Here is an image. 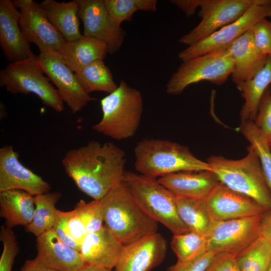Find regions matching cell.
Returning a JSON list of instances; mask_svg holds the SVG:
<instances>
[{"label": "cell", "mask_w": 271, "mask_h": 271, "mask_svg": "<svg viewBox=\"0 0 271 271\" xmlns=\"http://www.w3.org/2000/svg\"><path fill=\"white\" fill-rule=\"evenodd\" d=\"M241 271H267L271 262V244L262 236L236 254Z\"/></svg>", "instance_id": "obj_31"}, {"label": "cell", "mask_w": 271, "mask_h": 271, "mask_svg": "<svg viewBox=\"0 0 271 271\" xmlns=\"http://www.w3.org/2000/svg\"><path fill=\"white\" fill-rule=\"evenodd\" d=\"M0 239L3 245L0 259V271H12L15 258L19 250L16 236L12 228L3 225L1 229Z\"/></svg>", "instance_id": "obj_36"}, {"label": "cell", "mask_w": 271, "mask_h": 271, "mask_svg": "<svg viewBox=\"0 0 271 271\" xmlns=\"http://www.w3.org/2000/svg\"><path fill=\"white\" fill-rule=\"evenodd\" d=\"M215 253L209 250L190 260H177L167 271H206Z\"/></svg>", "instance_id": "obj_39"}, {"label": "cell", "mask_w": 271, "mask_h": 271, "mask_svg": "<svg viewBox=\"0 0 271 271\" xmlns=\"http://www.w3.org/2000/svg\"><path fill=\"white\" fill-rule=\"evenodd\" d=\"M74 210L83 222L88 233L96 231L103 226L104 214L100 201L93 200L86 203L80 200Z\"/></svg>", "instance_id": "obj_35"}, {"label": "cell", "mask_w": 271, "mask_h": 271, "mask_svg": "<svg viewBox=\"0 0 271 271\" xmlns=\"http://www.w3.org/2000/svg\"><path fill=\"white\" fill-rule=\"evenodd\" d=\"M179 216L190 231L207 236L213 220L202 199L176 196Z\"/></svg>", "instance_id": "obj_27"}, {"label": "cell", "mask_w": 271, "mask_h": 271, "mask_svg": "<svg viewBox=\"0 0 271 271\" xmlns=\"http://www.w3.org/2000/svg\"><path fill=\"white\" fill-rule=\"evenodd\" d=\"M250 29L227 49L234 63L232 81L238 85L252 79L263 67L267 56L256 47Z\"/></svg>", "instance_id": "obj_22"}, {"label": "cell", "mask_w": 271, "mask_h": 271, "mask_svg": "<svg viewBox=\"0 0 271 271\" xmlns=\"http://www.w3.org/2000/svg\"><path fill=\"white\" fill-rule=\"evenodd\" d=\"M39 63L47 76L56 86L60 97L73 114L80 112L94 99L88 94L75 73L63 62L57 52H40Z\"/></svg>", "instance_id": "obj_13"}, {"label": "cell", "mask_w": 271, "mask_h": 271, "mask_svg": "<svg viewBox=\"0 0 271 271\" xmlns=\"http://www.w3.org/2000/svg\"><path fill=\"white\" fill-rule=\"evenodd\" d=\"M20 18L13 2L0 1V46L11 63L35 56L20 27Z\"/></svg>", "instance_id": "obj_18"}, {"label": "cell", "mask_w": 271, "mask_h": 271, "mask_svg": "<svg viewBox=\"0 0 271 271\" xmlns=\"http://www.w3.org/2000/svg\"><path fill=\"white\" fill-rule=\"evenodd\" d=\"M203 200L214 221L245 218L267 211L252 198L231 190L221 182Z\"/></svg>", "instance_id": "obj_15"}, {"label": "cell", "mask_w": 271, "mask_h": 271, "mask_svg": "<svg viewBox=\"0 0 271 271\" xmlns=\"http://www.w3.org/2000/svg\"><path fill=\"white\" fill-rule=\"evenodd\" d=\"M35 257L44 264L58 271H76L85 262L80 252L69 246L52 229L37 237Z\"/></svg>", "instance_id": "obj_19"}, {"label": "cell", "mask_w": 271, "mask_h": 271, "mask_svg": "<svg viewBox=\"0 0 271 271\" xmlns=\"http://www.w3.org/2000/svg\"><path fill=\"white\" fill-rule=\"evenodd\" d=\"M265 213L242 218L213 221L206 236L208 250L236 254L245 249L261 236Z\"/></svg>", "instance_id": "obj_10"}, {"label": "cell", "mask_w": 271, "mask_h": 271, "mask_svg": "<svg viewBox=\"0 0 271 271\" xmlns=\"http://www.w3.org/2000/svg\"><path fill=\"white\" fill-rule=\"evenodd\" d=\"M240 131L256 152L267 184L271 191V151L254 121H241Z\"/></svg>", "instance_id": "obj_33"}, {"label": "cell", "mask_w": 271, "mask_h": 271, "mask_svg": "<svg viewBox=\"0 0 271 271\" xmlns=\"http://www.w3.org/2000/svg\"><path fill=\"white\" fill-rule=\"evenodd\" d=\"M124 152L109 142L91 141L68 151L62 165L77 188L95 200H100L122 180Z\"/></svg>", "instance_id": "obj_1"}, {"label": "cell", "mask_w": 271, "mask_h": 271, "mask_svg": "<svg viewBox=\"0 0 271 271\" xmlns=\"http://www.w3.org/2000/svg\"><path fill=\"white\" fill-rule=\"evenodd\" d=\"M85 91H101L109 94L118 87L103 60H96L75 73Z\"/></svg>", "instance_id": "obj_29"}, {"label": "cell", "mask_w": 271, "mask_h": 271, "mask_svg": "<svg viewBox=\"0 0 271 271\" xmlns=\"http://www.w3.org/2000/svg\"><path fill=\"white\" fill-rule=\"evenodd\" d=\"M99 201L104 226L123 245L157 233L158 222L140 207L122 180Z\"/></svg>", "instance_id": "obj_2"}, {"label": "cell", "mask_w": 271, "mask_h": 271, "mask_svg": "<svg viewBox=\"0 0 271 271\" xmlns=\"http://www.w3.org/2000/svg\"><path fill=\"white\" fill-rule=\"evenodd\" d=\"M76 1L78 7V16L83 22V35L105 43L109 54L117 52L126 34L110 16L104 0Z\"/></svg>", "instance_id": "obj_14"}, {"label": "cell", "mask_w": 271, "mask_h": 271, "mask_svg": "<svg viewBox=\"0 0 271 271\" xmlns=\"http://www.w3.org/2000/svg\"><path fill=\"white\" fill-rule=\"evenodd\" d=\"M105 7L112 18L119 25L130 21L134 13L139 11L155 12L156 0H104Z\"/></svg>", "instance_id": "obj_34"}, {"label": "cell", "mask_w": 271, "mask_h": 271, "mask_svg": "<svg viewBox=\"0 0 271 271\" xmlns=\"http://www.w3.org/2000/svg\"><path fill=\"white\" fill-rule=\"evenodd\" d=\"M170 2L182 10L187 16L193 15L199 8L200 0H173Z\"/></svg>", "instance_id": "obj_41"}, {"label": "cell", "mask_w": 271, "mask_h": 271, "mask_svg": "<svg viewBox=\"0 0 271 271\" xmlns=\"http://www.w3.org/2000/svg\"><path fill=\"white\" fill-rule=\"evenodd\" d=\"M270 17L271 0H257L237 21L181 51L178 54L179 58L185 61L209 53L226 50L257 22Z\"/></svg>", "instance_id": "obj_9"}, {"label": "cell", "mask_w": 271, "mask_h": 271, "mask_svg": "<svg viewBox=\"0 0 271 271\" xmlns=\"http://www.w3.org/2000/svg\"><path fill=\"white\" fill-rule=\"evenodd\" d=\"M50 23L60 32L66 42L79 39L83 35L79 29L78 7L76 0L58 2L44 0L40 4Z\"/></svg>", "instance_id": "obj_25"}, {"label": "cell", "mask_w": 271, "mask_h": 271, "mask_svg": "<svg viewBox=\"0 0 271 271\" xmlns=\"http://www.w3.org/2000/svg\"><path fill=\"white\" fill-rule=\"evenodd\" d=\"M261 236L271 244V210L267 211L264 213L262 223Z\"/></svg>", "instance_id": "obj_43"}, {"label": "cell", "mask_w": 271, "mask_h": 271, "mask_svg": "<svg viewBox=\"0 0 271 271\" xmlns=\"http://www.w3.org/2000/svg\"><path fill=\"white\" fill-rule=\"evenodd\" d=\"M108 48L103 42L83 35L73 42H66L60 54L65 64L74 73L97 60H103Z\"/></svg>", "instance_id": "obj_23"}, {"label": "cell", "mask_w": 271, "mask_h": 271, "mask_svg": "<svg viewBox=\"0 0 271 271\" xmlns=\"http://www.w3.org/2000/svg\"><path fill=\"white\" fill-rule=\"evenodd\" d=\"M61 197L58 192L34 196V215L31 223L26 227L27 231L38 237L53 229L58 211L55 206Z\"/></svg>", "instance_id": "obj_28"}, {"label": "cell", "mask_w": 271, "mask_h": 271, "mask_svg": "<svg viewBox=\"0 0 271 271\" xmlns=\"http://www.w3.org/2000/svg\"><path fill=\"white\" fill-rule=\"evenodd\" d=\"M158 180L176 196L202 200L220 183L213 171L207 170L176 173Z\"/></svg>", "instance_id": "obj_20"}, {"label": "cell", "mask_w": 271, "mask_h": 271, "mask_svg": "<svg viewBox=\"0 0 271 271\" xmlns=\"http://www.w3.org/2000/svg\"><path fill=\"white\" fill-rule=\"evenodd\" d=\"M76 271H110L105 268L85 263Z\"/></svg>", "instance_id": "obj_44"}, {"label": "cell", "mask_w": 271, "mask_h": 271, "mask_svg": "<svg viewBox=\"0 0 271 271\" xmlns=\"http://www.w3.org/2000/svg\"><path fill=\"white\" fill-rule=\"evenodd\" d=\"M0 216L6 220V226L12 228L28 226L33 220L35 205L34 196L20 190L0 192Z\"/></svg>", "instance_id": "obj_24"}, {"label": "cell", "mask_w": 271, "mask_h": 271, "mask_svg": "<svg viewBox=\"0 0 271 271\" xmlns=\"http://www.w3.org/2000/svg\"><path fill=\"white\" fill-rule=\"evenodd\" d=\"M45 73L38 56L11 62L0 71V86L13 94L34 93L55 111L64 110V102Z\"/></svg>", "instance_id": "obj_7"}, {"label": "cell", "mask_w": 271, "mask_h": 271, "mask_svg": "<svg viewBox=\"0 0 271 271\" xmlns=\"http://www.w3.org/2000/svg\"><path fill=\"white\" fill-rule=\"evenodd\" d=\"M100 105L102 118L92 126L93 130L117 141L136 134L143 112L140 91L121 80L114 91L101 99Z\"/></svg>", "instance_id": "obj_5"}, {"label": "cell", "mask_w": 271, "mask_h": 271, "mask_svg": "<svg viewBox=\"0 0 271 271\" xmlns=\"http://www.w3.org/2000/svg\"><path fill=\"white\" fill-rule=\"evenodd\" d=\"M167 248L166 239L158 232L123 245L114 271H150L163 262Z\"/></svg>", "instance_id": "obj_17"}, {"label": "cell", "mask_w": 271, "mask_h": 271, "mask_svg": "<svg viewBox=\"0 0 271 271\" xmlns=\"http://www.w3.org/2000/svg\"><path fill=\"white\" fill-rule=\"evenodd\" d=\"M206 271H241L236 254L218 252L214 255Z\"/></svg>", "instance_id": "obj_40"}, {"label": "cell", "mask_w": 271, "mask_h": 271, "mask_svg": "<svg viewBox=\"0 0 271 271\" xmlns=\"http://www.w3.org/2000/svg\"><path fill=\"white\" fill-rule=\"evenodd\" d=\"M244 158L236 160L222 156H211L207 163L219 181L226 186L244 194L271 210V191L262 171L258 156L250 146Z\"/></svg>", "instance_id": "obj_4"}, {"label": "cell", "mask_w": 271, "mask_h": 271, "mask_svg": "<svg viewBox=\"0 0 271 271\" xmlns=\"http://www.w3.org/2000/svg\"><path fill=\"white\" fill-rule=\"evenodd\" d=\"M271 85V55L263 67L251 79L237 85L244 102L241 108V121H254L259 100L266 88Z\"/></svg>", "instance_id": "obj_26"}, {"label": "cell", "mask_w": 271, "mask_h": 271, "mask_svg": "<svg viewBox=\"0 0 271 271\" xmlns=\"http://www.w3.org/2000/svg\"><path fill=\"white\" fill-rule=\"evenodd\" d=\"M171 246L180 261L193 259L208 251L206 237L192 231L173 235Z\"/></svg>", "instance_id": "obj_32"}, {"label": "cell", "mask_w": 271, "mask_h": 271, "mask_svg": "<svg viewBox=\"0 0 271 271\" xmlns=\"http://www.w3.org/2000/svg\"><path fill=\"white\" fill-rule=\"evenodd\" d=\"M267 271H271V262L270 263V264L268 267Z\"/></svg>", "instance_id": "obj_45"}, {"label": "cell", "mask_w": 271, "mask_h": 271, "mask_svg": "<svg viewBox=\"0 0 271 271\" xmlns=\"http://www.w3.org/2000/svg\"><path fill=\"white\" fill-rule=\"evenodd\" d=\"M134 154L136 170L152 178L181 172L212 171L209 163L197 158L188 148L168 140H142L134 147Z\"/></svg>", "instance_id": "obj_3"}, {"label": "cell", "mask_w": 271, "mask_h": 271, "mask_svg": "<svg viewBox=\"0 0 271 271\" xmlns=\"http://www.w3.org/2000/svg\"><path fill=\"white\" fill-rule=\"evenodd\" d=\"M257 0H200L201 21L179 39L191 45L239 19Z\"/></svg>", "instance_id": "obj_11"}, {"label": "cell", "mask_w": 271, "mask_h": 271, "mask_svg": "<svg viewBox=\"0 0 271 271\" xmlns=\"http://www.w3.org/2000/svg\"><path fill=\"white\" fill-rule=\"evenodd\" d=\"M122 247L103 225L99 230L87 234L81 245L80 253L85 263L111 271L117 262Z\"/></svg>", "instance_id": "obj_21"}, {"label": "cell", "mask_w": 271, "mask_h": 271, "mask_svg": "<svg viewBox=\"0 0 271 271\" xmlns=\"http://www.w3.org/2000/svg\"><path fill=\"white\" fill-rule=\"evenodd\" d=\"M254 123L262 132L271 151V85L266 88L259 100Z\"/></svg>", "instance_id": "obj_37"}, {"label": "cell", "mask_w": 271, "mask_h": 271, "mask_svg": "<svg viewBox=\"0 0 271 271\" xmlns=\"http://www.w3.org/2000/svg\"><path fill=\"white\" fill-rule=\"evenodd\" d=\"M20 10L19 26L28 42L35 44L40 52L52 51L60 54L66 41L50 23L40 4L33 0H15Z\"/></svg>", "instance_id": "obj_12"}, {"label": "cell", "mask_w": 271, "mask_h": 271, "mask_svg": "<svg viewBox=\"0 0 271 271\" xmlns=\"http://www.w3.org/2000/svg\"><path fill=\"white\" fill-rule=\"evenodd\" d=\"M11 145L0 149V192L20 190L33 196L49 192L50 185L24 166Z\"/></svg>", "instance_id": "obj_16"}, {"label": "cell", "mask_w": 271, "mask_h": 271, "mask_svg": "<svg viewBox=\"0 0 271 271\" xmlns=\"http://www.w3.org/2000/svg\"><path fill=\"white\" fill-rule=\"evenodd\" d=\"M53 229L62 241L80 252L81 245L88 232L74 209L67 212L58 210Z\"/></svg>", "instance_id": "obj_30"}, {"label": "cell", "mask_w": 271, "mask_h": 271, "mask_svg": "<svg viewBox=\"0 0 271 271\" xmlns=\"http://www.w3.org/2000/svg\"><path fill=\"white\" fill-rule=\"evenodd\" d=\"M122 181L140 207L173 235L190 231L179 216L176 195L158 179L125 172Z\"/></svg>", "instance_id": "obj_6"}, {"label": "cell", "mask_w": 271, "mask_h": 271, "mask_svg": "<svg viewBox=\"0 0 271 271\" xmlns=\"http://www.w3.org/2000/svg\"><path fill=\"white\" fill-rule=\"evenodd\" d=\"M21 271H58L41 262L35 258L27 260L23 265Z\"/></svg>", "instance_id": "obj_42"}, {"label": "cell", "mask_w": 271, "mask_h": 271, "mask_svg": "<svg viewBox=\"0 0 271 271\" xmlns=\"http://www.w3.org/2000/svg\"><path fill=\"white\" fill-rule=\"evenodd\" d=\"M254 44L258 50L271 55V22L266 18L257 22L251 28Z\"/></svg>", "instance_id": "obj_38"}, {"label": "cell", "mask_w": 271, "mask_h": 271, "mask_svg": "<svg viewBox=\"0 0 271 271\" xmlns=\"http://www.w3.org/2000/svg\"><path fill=\"white\" fill-rule=\"evenodd\" d=\"M234 67V61L227 50L183 61L169 79L166 92L177 95L190 85L201 81L222 84L231 75Z\"/></svg>", "instance_id": "obj_8"}]
</instances>
